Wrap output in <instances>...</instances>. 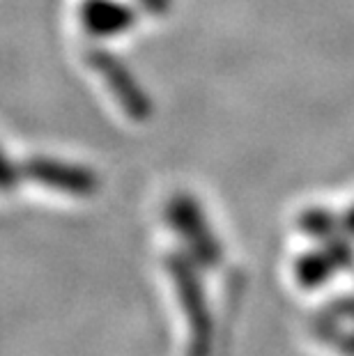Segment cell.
Returning a JSON list of instances; mask_svg holds the SVG:
<instances>
[{"label":"cell","mask_w":354,"mask_h":356,"mask_svg":"<svg viewBox=\"0 0 354 356\" xmlns=\"http://www.w3.org/2000/svg\"><path fill=\"white\" fill-rule=\"evenodd\" d=\"M150 14H166L170 10V0H136Z\"/></svg>","instance_id":"cell-10"},{"label":"cell","mask_w":354,"mask_h":356,"mask_svg":"<svg viewBox=\"0 0 354 356\" xmlns=\"http://www.w3.org/2000/svg\"><path fill=\"white\" fill-rule=\"evenodd\" d=\"M338 269L341 267H338V262L334 260V255L320 244L315 251H308L306 255L299 257L295 274H297V283L304 287V290H318V287L325 285Z\"/></svg>","instance_id":"cell-6"},{"label":"cell","mask_w":354,"mask_h":356,"mask_svg":"<svg viewBox=\"0 0 354 356\" xmlns=\"http://www.w3.org/2000/svg\"><path fill=\"white\" fill-rule=\"evenodd\" d=\"M166 274L170 278L179 313L186 322V356L214 354V315L209 297L200 276V264H195L184 251L166 255Z\"/></svg>","instance_id":"cell-1"},{"label":"cell","mask_w":354,"mask_h":356,"mask_svg":"<svg viewBox=\"0 0 354 356\" xmlns=\"http://www.w3.org/2000/svg\"><path fill=\"white\" fill-rule=\"evenodd\" d=\"M329 315L338 317V320H345L350 327H343V324H334V327H322L327 333V338L334 340V345L341 350L343 354L354 356V301H343V304H334V308L327 310Z\"/></svg>","instance_id":"cell-7"},{"label":"cell","mask_w":354,"mask_h":356,"mask_svg":"<svg viewBox=\"0 0 354 356\" xmlns=\"http://www.w3.org/2000/svg\"><path fill=\"white\" fill-rule=\"evenodd\" d=\"M166 221L182 241V251L202 269H216L223 262V244L209 225L200 202L191 193L177 191L166 204Z\"/></svg>","instance_id":"cell-2"},{"label":"cell","mask_w":354,"mask_h":356,"mask_svg":"<svg viewBox=\"0 0 354 356\" xmlns=\"http://www.w3.org/2000/svg\"><path fill=\"white\" fill-rule=\"evenodd\" d=\"M79 19L88 35L106 40L131 30L136 24V12L120 0H83Z\"/></svg>","instance_id":"cell-5"},{"label":"cell","mask_w":354,"mask_h":356,"mask_svg":"<svg viewBox=\"0 0 354 356\" xmlns=\"http://www.w3.org/2000/svg\"><path fill=\"white\" fill-rule=\"evenodd\" d=\"M88 65L92 67L95 74L104 81V86L113 95V99L131 120H147L152 115V99L145 90L140 88L136 76L118 60L113 53L92 49L88 53Z\"/></svg>","instance_id":"cell-3"},{"label":"cell","mask_w":354,"mask_h":356,"mask_svg":"<svg viewBox=\"0 0 354 356\" xmlns=\"http://www.w3.org/2000/svg\"><path fill=\"white\" fill-rule=\"evenodd\" d=\"M21 170H24V177H28L30 181H37V184L67 195H79V198L92 195L99 188L97 172L77 163L56 161V159H47V156L28 159Z\"/></svg>","instance_id":"cell-4"},{"label":"cell","mask_w":354,"mask_h":356,"mask_svg":"<svg viewBox=\"0 0 354 356\" xmlns=\"http://www.w3.org/2000/svg\"><path fill=\"white\" fill-rule=\"evenodd\" d=\"M299 228L304 230L306 234L318 237L322 241V239H327L334 232L341 230V223H338L327 209L313 207V209H306L304 214L299 216Z\"/></svg>","instance_id":"cell-8"},{"label":"cell","mask_w":354,"mask_h":356,"mask_svg":"<svg viewBox=\"0 0 354 356\" xmlns=\"http://www.w3.org/2000/svg\"><path fill=\"white\" fill-rule=\"evenodd\" d=\"M341 230L345 232V234H354V207L345 214V218L341 221Z\"/></svg>","instance_id":"cell-11"},{"label":"cell","mask_w":354,"mask_h":356,"mask_svg":"<svg viewBox=\"0 0 354 356\" xmlns=\"http://www.w3.org/2000/svg\"><path fill=\"white\" fill-rule=\"evenodd\" d=\"M19 184V172L17 168L7 161L5 154H0V191H10Z\"/></svg>","instance_id":"cell-9"}]
</instances>
